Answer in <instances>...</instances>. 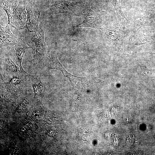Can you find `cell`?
<instances>
[{
  "instance_id": "obj_6",
  "label": "cell",
  "mask_w": 155,
  "mask_h": 155,
  "mask_svg": "<svg viewBox=\"0 0 155 155\" xmlns=\"http://www.w3.org/2000/svg\"><path fill=\"white\" fill-rule=\"evenodd\" d=\"M31 48L29 44L23 40L13 46L8 47L7 49V51L13 61L20 67L21 71L24 73L26 72L21 65L22 59L26 49Z\"/></svg>"
},
{
  "instance_id": "obj_10",
  "label": "cell",
  "mask_w": 155,
  "mask_h": 155,
  "mask_svg": "<svg viewBox=\"0 0 155 155\" xmlns=\"http://www.w3.org/2000/svg\"><path fill=\"white\" fill-rule=\"evenodd\" d=\"M120 31L118 27L112 30L105 29L103 31L104 36L110 40L117 41L121 36Z\"/></svg>"
},
{
  "instance_id": "obj_13",
  "label": "cell",
  "mask_w": 155,
  "mask_h": 155,
  "mask_svg": "<svg viewBox=\"0 0 155 155\" xmlns=\"http://www.w3.org/2000/svg\"><path fill=\"white\" fill-rule=\"evenodd\" d=\"M31 3L37 4L38 5L43 4L46 0H25Z\"/></svg>"
},
{
  "instance_id": "obj_2",
  "label": "cell",
  "mask_w": 155,
  "mask_h": 155,
  "mask_svg": "<svg viewBox=\"0 0 155 155\" xmlns=\"http://www.w3.org/2000/svg\"><path fill=\"white\" fill-rule=\"evenodd\" d=\"M78 3L65 0H46L43 5L48 7L52 14H58L76 13Z\"/></svg>"
},
{
  "instance_id": "obj_5",
  "label": "cell",
  "mask_w": 155,
  "mask_h": 155,
  "mask_svg": "<svg viewBox=\"0 0 155 155\" xmlns=\"http://www.w3.org/2000/svg\"><path fill=\"white\" fill-rule=\"evenodd\" d=\"M26 11L23 0H19L18 5L14 11L10 25L17 30L23 29L25 27Z\"/></svg>"
},
{
  "instance_id": "obj_12",
  "label": "cell",
  "mask_w": 155,
  "mask_h": 155,
  "mask_svg": "<svg viewBox=\"0 0 155 155\" xmlns=\"http://www.w3.org/2000/svg\"><path fill=\"white\" fill-rule=\"evenodd\" d=\"M37 78L36 77L32 83V86L35 94L34 96L36 98H41L43 94L44 87L42 82L39 83L35 82Z\"/></svg>"
},
{
  "instance_id": "obj_4",
  "label": "cell",
  "mask_w": 155,
  "mask_h": 155,
  "mask_svg": "<svg viewBox=\"0 0 155 155\" xmlns=\"http://www.w3.org/2000/svg\"><path fill=\"white\" fill-rule=\"evenodd\" d=\"M4 56L1 72L3 76L10 80L13 77H24L29 75L27 73L22 72L20 67L13 61L8 52Z\"/></svg>"
},
{
  "instance_id": "obj_7",
  "label": "cell",
  "mask_w": 155,
  "mask_h": 155,
  "mask_svg": "<svg viewBox=\"0 0 155 155\" xmlns=\"http://www.w3.org/2000/svg\"><path fill=\"white\" fill-rule=\"evenodd\" d=\"M82 27H90L102 30L101 20L98 13L91 9L85 20L81 23L75 26L74 28Z\"/></svg>"
},
{
  "instance_id": "obj_8",
  "label": "cell",
  "mask_w": 155,
  "mask_h": 155,
  "mask_svg": "<svg viewBox=\"0 0 155 155\" xmlns=\"http://www.w3.org/2000/svg\"><path fill=\"white\" fill-rule=\"evenodd\" d=\"M10 24L8 23L5 27L0 25V47L6 45L15 44L23 40L14 35L9 28Z\"/></svg>"
},
{
  "instance_id": "obj_9",
  "label": "cell",
  "mask_w": 155,
  "mask_h": 155,
  "mask_svg": "<svg viewBox=\"0 0 155 155\" xmlns=\"http://www.w3.org/2000/svg\"><path fill=\"white\" fill-rule=\"evenodd\" d=\"M19 0H0V7L6 13L8 24L10 25L13 13L19 3Z\"/></svg>"
},
{
  "instance_id": "obj_11",
  "label": "cell",
  "mask_w": 155,
  "mask_h": 155,
  "mask_svg": "<svg viewBox=\"0 0 155 155\" xmlns=\"http://www.w3.org/2000/svg\"><path fill=\"white\" fill-rule=\"evenodd\" d=\"M110 1L115 9L119 22L123 25H126L129 21L126 18L121 8L120 1L111 0Z\"/></svg>"
},
{
  "instance_id": "obj_3",
  "label": "cell",
  "mask_w": 155,
  "mask_h": 155,
  "mask_svg": "<svg viewBox=\"0 0 155 155\" xmlns=\"http://www.w3.org/2000/svg\"><path fill=\"white\" fill-rule=\"evenodd\" d=\"M26 11V20L25 28L29 32H36L38 29V19L40 12L37 4L23 0Z\"/></svg>"
},
{
  "instance_id": "obj_1",
  "label": "cell",
  "mask_w": 155,
  "mask_h": 155,
  "mask_svg": "<svg viewBox=\"0 0 155 155\" xmlns=\"http://www.w3.org/2000/svg\"><path fill=\"white\" fill-rule=\"evenodd\" d=\"M45 30L44 26H41L30 39L36 46V54L33 56L32 61L34 65L40 68L45 67L48 57L47 48L44 40Z\"/></svg>"
}]
</instances>
